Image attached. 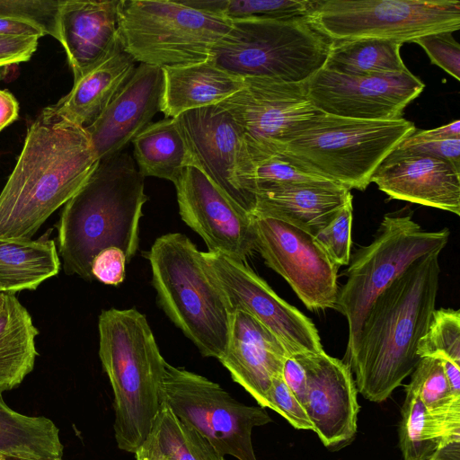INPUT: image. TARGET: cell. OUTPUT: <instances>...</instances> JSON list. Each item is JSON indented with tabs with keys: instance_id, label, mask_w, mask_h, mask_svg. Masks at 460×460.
Returning <instances> with one entry per match:
<instances>
[{
	"instance_id": "6da1fadb",
	"label": "cell",
	"mask_w": 460,
	"mask_h": 460,
	"mask_svg": "<svg viewBox=\"0 0 460 460\" xmlns=\"http://www.w3.org/2000/svg\"><path fill=\"white\" fill-rule=\"evenodd\" d=\"M439 253L416 260L373 302L348 364L358 393L382 402L413 371L420 339L430 323L439 286Z\"/></svg>"
},
{
	"instance_id": "7a4b0ae2",
	"label": "cell",
	"mask_w": 460,
	"mask_h": 460,
	"mask_svg": "<svg viewBox=\"0 0 460 460\" xmlns=\"http://www.w3.org/2000/svg\"><path fill=\"white\" fill-rule=\"evenodd\" d=\"M98 163L84 128L39 115L0 192V240H31Z\"/></svg>"
},
{
	"instance_id": "3957f363",
	"label": "cell",
	"mask_w": 460,
	"mask_h": 460,
	"mask_svg": "<svg viewBox=\"0 0 460 460\" xmlns=\"http://www.w3.org/2000/svg\"><path fill=\"white\" fill-rule=\"evenodd\" d=\"M144 180L126 152L99 161L64 205L58 224V255L67 275L92 281V262L107 248L121 250L127 263L130 261L138 248L142 208L148 200Z\"/></svg>"
},
{
	"instance_id": "277c9868",
	"label": "cell",
	"mask_w": 460,
	"mask_h": 460,
	"mask_svg": "<svg viewBox=\"0 0 460 460\" xmlns=\"http://www.w3.org/2000/svg\"><path fill=\"white\" fill-rule=\"evenodd\" d=\"M99 356L114 394L117 446L135 453L149 436L161 405L166 361L145 314L103 310L99 315Z\"/></svg>"
},
{
	"instance_id": "5b68a950",
	"label": "cell",
	"mask_w": 460,
	"mask_h": 460,
	"mask_svg": "<svg viewBox=\"0 0 460 460\" xmlns=\"http://www.w3.org/2000/svg\"><path fill=\"white\" fill-rule=\"evenodd\" d=\"M145 254L161 308L204 357L219 360L228 345L233 311L203 252L185 234L170 233L156 238Z\"/></svg>"
},
{
	"instance_id": "8992f818",
	"label": "cell",
	"mask_w": 460,
	"mask_h": 460,
	"mask_svg": "<svg viewBox=\"0 0 460 460\" xmlns=\"http://www.w3.org/2000/svg\"><path fill=\"white\" fill-rule=\"evenodd\" d=\"M416 131L403 118L363 120L321 113L280 152L300 168L346 187L365 190L379 164Z\"/></svg>"
},
{
	"instance_id": "52a82bcc",
	"label": "cell",
	"mask_w": 460,
	"mask_h": 460,
	"mask_svg": "<svg viewBox=\"0 0 460 460\" xmlns=\"http://www.w3.org/2000/svg\"><path fill=\"white\" fill-rule=\"evenodd\" d=\"M332 41L309 17L234 19L210 59L243 78L305 83L323 67Z\"/></svg>"
},
{
	"instance_id": "ba28073f",
	"label": "cell",
	"mask_w": 460,
	"mask_h": 460,
	"mask_svg": "<svg viewBox=\"0 0 460 460\" xmlns=\"http://www.w3.org/2000/svg\"><path fill=\"white\" fill-rule=\"evenodd\" d=\"M226 15L182 1L119 0V39L140 64L161 68L207 61L229 31Z\"/></svg>"
},
{
	"instance_id": "9c48e42d",
	"label": "cell",
	"mask_w": 460,
	"mask_h": 460,
	"mask_svg": "<svg viewBox=\"0 0 460 460\" xmlns=\"http://www.w3.org/2000/svg\"><path fill=\"white\" fill-rule=\"evenodd\" d=\"M450 231H425L412 214H387L374 240L350 257L347 280L338 290L335 309L346 318L349 339L346 362L352 358L364 319L376 298L416 260L440 253Z\"/></svg>"
},
{
	"instance_id": "30bf717a",
	"label": "cell",
	"mask_w": 460,
	"mask_h": 460,
	"mask_svg": "<svg viewBox=\"0 0 460 460\" xmlns=\"http://www.w3.org/2000/svg\"><path fill=\"white\" fill-rule=\"evenodd\" d=\"M310 21L332 40L400 43L460 29L458 0H315Z\"/></svg>"
},
{
	"instance_id": "8fae6325",
	"label": "cell",
	"mask_w": 460,
	"mask_h": 460,
	"mask_svg": "<svg viewBox=\"0 0 460 460\" xmlns=\"http://www.w3.org/2000/svg\"><path fill=\"white\" fill-rule=\"evenodd\" d=\"M160 397L161 402L207 438L222 456L257 460L252 431L272 421L264 408L245 405L218 384L167 362Z\"/></svg>"
},
{
	"instance_id": "7c38bea8",
	"label": "cell",
	"mask_w": 460,
	"mask_h": 460,
	"mask_svg": "<svg viewBox=\"0 0 460 460\" xmlns=\"http://www.w3.org/2000/svg\"><path fill=\"white\" fill-rule=\"evenodd\" d=\"M243 87L218 106L239 126L252 161L280 153L297 132L322 112L304 83L247 77Z\"/></svg>"
},
{
	"instance_id": "4fadbf2b",
	"label": "cell",
	"mask_w": 460,
	"mask_h": 460,
	"mask_svg": "<svg viewBox=\"0 0 460 460\" xmlns=\"http://www.w3.org/2000/svg\"><path fill=\"white\" fill-rule=\"evenodd\" d=\"M192 157L234 204L253 213L256 188L253 164L239 126L218 105L181 113L175 118Z\"/></svg>"
},
{
	"instance_id": "5bb4252c",
	"label": "cell",
	"mask_w": 460,
	"mask_h": 460,
	"mask_svg": "<svg viewBox=\"0 0 460 460\" xmlns=\"http://www.w3.org/2000/svg\"><path fill=\"white\" fill-rule=\"evenodd\" d=\"M203 257L232 311L255 318L282 343L289 357L323 351L311 319L279 297L245 262L219 252L208 251Z\"/></svg>"
},
{
	"instance_id": "9a60e30c",
	"label": "cell",
	"mask_w": 460,
	"mask_h": 460,
	"mask_svg": "<svg viewBox=\"0 0 460 460\" xmlns=\"http://www.w3.org/2000/svg\"><path fill=\"white\" fill-rule=\"evenodd\" d=\"M257 251L311 311L335 308L338 269L314 235L282 220L252 215Z\"/></svg>"
},
{
	"instance_id": "2e32d148",
	"label": "cell",
	"mask_w": 460,
	"mask_h": 460,
	"mask_svg": "<svg viewBox=\"0 0 460 460\" xmlns=\"http://www.w3.org/2000/svg\"><path fill=\"white\" fill-rule=\"evenodd\" d=\"M304 84L311 102L321 112L363 120L402 119L404 108L425 87L410 70L354 76L323 67Z\"/></svg>"
},
{
	"instance_id": "e0dca14e",
	"label": "cell",
	"mask_w": 460,
	"mask_h": 460,
	"mask_svg": "<svg viewBox=\"0 0 460 460\" xmlns=\"http://www.w3.org/2000/svg\"><path fill=\"white\" fill-rule=\"evenodd\" d=\"M181 219L206 243L237 261L257 251L253 217L234 204L194 165L187 166L174 183Z\"/></svg>"
},
{
	"instance_id": "ac0fdd59",
	"label": "cell",
	"mask_w": 460,
	"mask_h": 460,
	"mask_svg": "<svg viewBox=\"0 0 460 460\" xmlns=\"http://www.w3.org/2000/svg\"><path fill=\"white\" fill-rule=\"evenodd\" d=\"M292 357L305 372L306 399L304 408L314 431L326 447L347 445L357 432L360 408L349 366L324 350Z\"/></svg>"
},
{
	"instance_id": "d6986e66",
	"label": "cell",
	"mask_w": 460,
	"mask_h": 460,
	"mask_svg": "<svg viewBox=\"0 0 460 460\" xmlns=\"http://www.w3.org/2000/svg\"><path fill=\"white\" fill-rule=\"evenodd\" d=\"M164 93V69L137 66L100 117L84 128L99 161L123 152L152 123L155 115L162 111Z\"/></svg>"
},
{
	"instance_id": "ffe728a7",
	"label": "cell",
	"mask_w": 460,
	"mask_h": 460,
	"mask_svg": "<svg viewBox=\"0 0 460 460\" xmlns=\"http://www.w3.org/2000/svg\"><path fill=\"white\" fill-rule=\"evenodd\" d=\"M370 181L390 199L460 215V169L442 159L396 147Z\"/></svg>"
},
{
	"instance_id": "44dd1931",
	"label": "cell",
	"mask_w": 460,
	"mask_h": 460,
	"mask_svg": "<svg viewBox=\"0 0 460 460\" xmlns=\"http://www.w3.org/2000/svg\"><path fill=\"white\" fill-rule=\"evenodd\" d=\"M288 357L282 343L255 318L233 312L228 345L219 361L259 406L270 408L272 379L281 374Z\"/></svg>"
},
{
	"instance_id": "7402d4cb",
	"label": "cell",
	"mask_w": 460,
	"mask_h": 460,
	"mask_svg": "<svg viewBox=\"0 0 460 460\" xmlns=\"http://www.w3.org/2000/svg\"><path fill=\"white\" fill-rule=\"evenodd\" d=\"M119 0H62L58 14V40L74 74L80 78L119 41Z\"/></svg>"
},
{
	"instance_id": "603a6c76",
	"label": "cell",
	"mask_w": 460,
	"mask_h": 460,
	"mask_svg": "<svg viewBox=\"0 0 460 460\" xmlns=\"http://www.w3.org/2000/svg\"><path fill=\"white\" fill-rule=\"evenodd\" d=\"M136 60L119 39L93 67L74 81L70 92L40 114L49 121H65L85 128L93 123L133 75Z\"/></svg>"
},
{
	"instance_id": "cb8c5ba5",
	"label": "cell",
	"mask_w": 460,
	"mask_h": 460,
	"mask_svg": "<svg viewBox=\"0 0 460 460\" xmlns=\"http://www.w3.org/2000/svg\"><path fill=\"white\" fill-rule=\"evenodd\" d=\"M350 198L349 189L327 180L278 185L256 193L252 215L274 217L314 235Z\"/></svg>"
},
{
	"instance_id": "d4e9b609",
	"label": "cell",
	"mask_w": 460,
	"mask_h": 460,
	"mask_svg": "<svg viewBox=\"0 0 460 460\" xmlns=\"http://www.w3.org/2000/svg\"><path fill=\"white\" fill-rule=\"evenodd\" d=\"M163 69L164 93L162 112L166 118H176L189 111L217 105L244 85L243 77L218 67L210 58L201 63Z\"/></svg>"
},
{
	"instance_id": "484cf974",
	"label": "cell",
	"mask_w": 460,
	"mask_h": 460,
	"mask_svg": "<svg viewBox=\"0 0 460 460\" xmlns=\"http://www.w3.org/2000/svg\"><path fill=\"white\" fill-rule=\"evenodd\" d=\"M39 330L15 295L4 293L0 310V394L17 387L34 367Z\"/></svg>"
},
{
	"instance_id": "4316f807",
	"label": "cell",
	"mask_w": 460,
	"mask_h": 460,
	"mask_svg": "<svg viewBox=\"0 0 460 460\" xmlns=\"http://www.w3.org/2000/svg\"><path fill=\"white\" fill-rule=\"evenodd\" d=\"M60 260L54 240L49 234L37 240H0V288L15 295L35 290L58 274Z\"/></svg>"
},
{
	"instance_id": "83f0119b",
	"label": "cell",
	"mask_w": 460,
	"mask_h": 460,
	"mask_svg": "<svg viewBox=\"0 0 460 460\" xmlns=\"http://www.w3.org/2000/svg\"><path fill=\"white\" fill-rule=\"evenodd\" d=\"M134 160L144 176L172 181L179 180L183 170L193 165L186 140L175 118L152 122L132 141Z\"/></svg>"
},
{
	"instance_id": "f1b7e54d",
	"label": "cell",
	"mask_w": 460,
	"mask_h": 460,
	"mask_svg": "<svg viewBox=\"0 0 460 460\" xmlns=\"http://www.w3.org/2000/svg\"><path fill=\"white\" fill-rule=\"evenodd\" d=\"M59 431L46 417L12 410L0 394V456L21 459H61Z\"/></svg>"
},
{
	"instance_id": "f546056e",
	"label": "cell",
	"mask_w": 460,
	"mask_h": 460,
	"mask_svg": "<svg viewBox=\"0 0 460 460\" xmlns=\"http://www.w3.org/2000/svg\"><path fill=\"white\" fill-rule=\"evenodd\" d=\"M401 46L377 39L333 40L323 68L354 76L400 74L409 70L401 58Z\"/></svg>"
},
{
	"instance_id": "4dcf8cb0",
	"label": "cell",
	"mask_w": 460,
	"mask_h": 460,
	"mask_svg": "<svg viewBox=\"0 0 460 460\" xmlns=\"http://www.w3.org/2000/svg\"><path fill=\"white\" fill-rule=\"evenodd\" d=\"M172 460H225L195 429L162 402L149 434Z\"/></svg>"
},
{
	"instance_id": "1f68e13d",
	"label": "cell",
	"mask_w": 460,
	"mask_h": 460,
	"mask_svg": "<svg viewBox=\"0 0 460 460\" xmlns=\"http://www.w3.org/2000/svg\"><path fill=\"white\" fill-rule=\"evenodd\" d=\"M200 9L219 13L231 20L309 17L315 0H181Z\"/></svg>"
},
{
	"instance_id": "d6a6232c",
	"label": "cell",
	"mask_w": 460,
	"mask_h": 460,
	"mask_svg": "<svg viewBox=\"0 0 460 460\" xmlns=\"http://www.w3.org/2000/svg\"><path fill=\"white\" fill-rule=\"evenodd\" d=\"M405 390L415 394L429 412L460 410V396L453 394L439 358H420Z\"/></svg>"
},
{
	"instance_id": "836d02e7",
	"label": "cell",
	"mask_w": 460,
	"mask_h": 460,
	"mask_svg": "<svg viewBox=\"0 0 460 460\" xmlns=\"http://www.w3.org/2000/svg\"><path fill=\"white\" fill-rule=\"evenodd\" d=\"M417 354L460 366L459 310H434L429 328L419 341Z\"/></svg>"
},
{
	"instance_id": "e575fe53",
	"label": "cell",
	"mask_w": 460,
	"mask_h": 460,
	"mask_svg": "<svg viewBox=\"0 0 460 460\" xmlns=\"http://www.w3.org/2000/svg\"><path fill=\"white\" fill-rule=\"evenodd\" d=\"M399 426V445L403 460H429L437 450L423 437V420L426 408L419 397L405 390Z\"/></svg>"
},
{
	"instance_id": "d590c367",
	"label": "cell",
	"mask_w": 460,
	"mask_h": 460,
	"mask_svg": "<svg viewBox=\"0 0 460 460\" xmlns=\"http://www.w3.org/2000/svg\"><path fill=\"white\" fill-rule=\"evenodd\" d=\"M252 164L256 193L259 190L278 185L326 181V179L300 168L282 153L253 160Z\"/></svg>"
},
{
	"instance_id": "8d00e7d4",
	"label": "cell",
	"mask_w": 460,
	"mask_h": 460,
	"mask_svg": "<svg viewBox=\"0 0 460 460\" xmlns=\"http://www.w3.org/2000/svg\"><path fill=\"white\" fill-rule=\"evenodd\" d=\"M352 199H348L332 221L314 235L339 268L349 265L351 257Z\"/></svg>"
},
{
	"instance_id": "74e56055",
	"label": "cell",
	"mask_w": 460,
	"mask_h": 460,
	"mask_svg": "<svg viewBox=\"0 0 460 460\" xmlns=\"http://www.w3.org/2000/svg\"><path fill=\"white\" fill-rule=\"evenodd\" d=\"M62 0H0V16L25 19L39 24L58 40V14Z\"/></svg>"
},
{
	"instance_id": "f35d334b",
	"label": "cell",
	"mask_w": 460,
	"mask_h": 460,
	"mask_svg": "<svg viewBox=\"0 0 460 460\" xmlns=\"http://www.w3.org/2000/svg\"><path fill=\"white\" fill-rule=\"evenodd\" d=\"M453 32H437L414 40L427 53L430 61L457 81L460 80V46Z\"/></svg>"
},
{
	"instance_id": "ab89813d",
	"label": "cell",
	"mask_w": 460,
	"mask_h": 460,
	"mask_svg": "<svg viewBox=\"0 0 460 460\" xmlns=\"http://www.w3.org/2000/svg\"><path fill=\"white\" fill-rule=\"evenodd\" d=\"M268 399L270 409L280 414L297 429L314 431L313 424L303 405L288 387L279 374L272 379Z\"/></svg>"
},
{
	"instance_id": "60d3db41",
	"label": "cell",
	"mask_w": 460,
	"mask_h": 460,
	"mask_svg": "<svg viewBox=\"0 0 460 460\" xmlns=\"http://www.w3.org/2000/svg\"><path fill=\"white\" fill-rule=\"evenodd\" d=\"M126 263V256L121 250L107 248L94 257L91 266L92 275L106 285L117 286L125 279Z\"/></svg>"
},
{
	"instance_id": "b9f144b4",
	"label": "cell",
	"mask_w": 460,
	"mask_h": 460,
	"mask_svg": "<svg viewBox=\"0 0 460 460\" xmlns=\"http://www.w3.org/2000/svg\"><path fill=\"white\" fill-rule=\"evenodd\" d=\"M38 37L0 35V67L28 61L38 47Z\"/></svg>"
},
{
	"instance_id": "7bdbcfd3",
	"label": "cell",
	"mask_w": 460,
	"mask_h": 460,
	"mask_svg": "<svg viewBox=\"0 0 460 460\" xmlns=\"http://www.w3.org/2000/svg\"><path fill=\"white\" fill-rule=\"evenodd\" d=\"M397 148L416 152L442 159L460 169V139H445L418 143H406L403 140Z\"/></svg>"
},
{
	"instance_id": "ee69618b",
	"label": "cell",
	"mask_w": 460,
	"mask_h": 460,
	"mask_svg": "<svg viewBox=\"0 0 460 460\" xmlns=\"http://www.w3.org/2000/svg\"><path fill=\"white\" fill-rule=\"evenodd\" d=\"M281 375L288 387L304 407L306 399V376L302 365L294 357H288Z\"/></svg>"
},
{
	"instance_id": "f6af8a7d",
	"label": "cell",
	"mask_w": 460,
	"mask_h": 460,
	"mask_svg": "<svg viewBox=\"0 0 460 460\" xmlns=\"http://www.w3.org/2000/svg\"><path fill=\"white\" fill-rule=\"evenodd\" d=\"M0 35L43 37L45 31L37 23L25 19L0 16Z\"/></svg>"
},
{
	"instance_id": "bcb514c9",
	"label": "cell",
	"mask_w": 460,
	"mask_h": 460,
	"mask_svg": "<svg viewBox=\"0 0 460 460\" xmlns=\"http://www.w3.org/2000/svg\"><path fill=\"white\" fill-rule=\"evenodd\" d=\"M445 139H460V120L456 119L433 129L415 131L403 141L406 143H418Z\"/></svg>"
},
{
	"instance_id": "7dc6e473",
	"label": "cell",
	"mask_w": 460,
	"mask_h": 460,
	"mask_svg": "<svg viewBox=\"0 0 460 460\" xmlns=\"http://www.w3.org/2000/svg\"><path fill=\"white\" fill-rule=\"evenodd\" d=\"M19 104L7 90H0V131L17 119Z\"/></svg>"
},
{
	"instance_id": "c3c4849f",
	"label": "cell",
	"mask_w": 460,
	"mask_h": 460,
	"mask_svg": "<svg viewBox=\"0 0 460 460\" xmlns=\"http://www.w3.org/2000/svg\"><path fill=\"white\" fill-rule=\"evenodd\" d=\"M136 460H172L151 436L134 453Z\"/></svg>"
},
{
	"instance_id": "681fc988",
	"label": "cell",
	"mask_w": 460,
	"mask_h": 460,
	"mask_svg": "<svg viewBox=\"0 0 460 460\" xmlns=\"http://www.w3.org/2000/svg\"><path fill=\"white\" fill-rule=\"evenodd\" d=\"M429 460H460V441L450 442L438 447Z\"/></svg>"
},
{
	"instance_id": "f907efd6",
	"label": "cell",
	"mask_w": 460,
	"mask_h": 460,
	"mask_svg": "<svg viewBox=\"0 0 460 460\" xmlns=\"http://www.w3.org/2000/svg\"><path fill=\"white\" fill-rule=\"evenodd\" d=\"M9 71V66L0 67V82L5 78Z\"/></svg>"
},
{
	"instance_id": "816d5d0a",
	"label": "cell",
	"mask_w": 460,
	"mask_h": 460,
	"mask_svg": "<svg viewBox=\"0 0 460 460\" xmlns=\"http://www.w3.org/2000/svg\"><path fill=\"white\" fill-rule=\"evenodd\" d=\"M4 460H35V459H21L13 457H4ZM40 460H61V459H40Z\"/></svg>"
},
{
	"instance_id": "f5cc1de1",
	"label": "cell",
	"mask_w": 460,
	"mask_h": 460,
	"mask_svg": "<svg viewBox=\"0 0 460 460\" xmlns=\"http://www.w3.org/2000/svg\"><path fill=\"white\" fill-rule=\"evenodd\" d=\"M3 303H4V293L0 292V310L3 306Z\"/></svg>"
},
{
	"instance_id": "db71d44e",
	"label": "cell",
	"mask_w": 460,
	"mask_h": 460,
	"mask_svg": "<svg viewBox=\"0 0 460 460\" xmlns=\"http://www.w3.org/2000/svg\"><path fill=\"white\" fill-rule=\"evenodd\" d=\"M0 460H4V457L0 456Z\"/></svg>"
},
{
	"instance_id": "11a10c76",
	"label": "cell",
	"mask_w": 460,
	"mask_h": 460,
	"mask_svg": "<svg viewBox=\"0 0 460 460\" xmlns=\"http://www.w3.org/2000/svg\"><path fill=\"white\" fill-rule=\"evenodd\" d=\"M0 292L2 293V289H1V288H0Z\"/></svg>"
}]
</instances>
